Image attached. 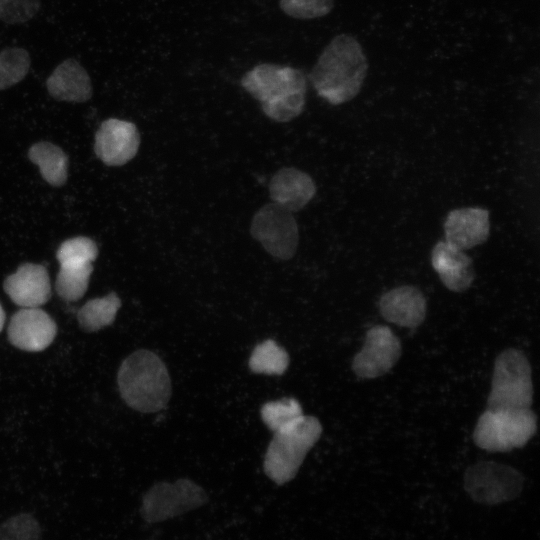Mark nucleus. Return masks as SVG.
I'll return each instance as SVG.
<instances>
[{"mask_svg":"<svg viewBox=\"0 0 540 540\" xmlns=\"http://www.w3.org/2000/svg\"><path fill=\"white\" fill-rule=\"evenodd\" d=\"M367 70V58L358 40L348 34H339L321 52L309 80L318 96L338 105L359 93Z\"/></svg>","mask_w":540,"mask_h":540,"instance_id":"1","label":"nucleus"},{"mask_svg":"<svg viewBox=\"0 0 540 540\" xmlns=\"http://www.w3.org/2000/svg\"><path fill=\"white\" fill-rule=\"evenodd\" d=\"M241 86L261 103L264 114L277 122L294 119L305 107L307 79L294 67L258 64L244 74Z\"/></svg>","mask_w":540,"mask_h":540,"instance_id":"2","label":"nucleus"},{"mask_svg":"<svg viewBox=\"0 0 540 540\" xmlns=\"http://www.w3.org/2000/svg\"><path fill=\"white\" fill-rule=\"evenodd\" d=\"M117 383L124 402L142 413L162 410L171 397L166 365L157 354L146 349L136 350L122 361Z\"/></svg>","mask_w":540,"mask_h":540,"instance_id":"3","label":"nucleus"},{"mask_svg":"<svg viewBox=\"0 0 540 540\" xmlns=\"http://www.w3.org/2000/svg\"><path fill=\"white\" fill-rule=\"evenodd\" d=\"M322 430L318 418L303 414L274 432L264 457L265 474L278 485L292 480L310 449L319 440Z\"/></svg>","mask_w":540,"mask_h":540,"instance_id":"4","label":"nucleus"},{"mask_svg":"<svg viewBox=\"0 0 540 540\" xmlns=\"http://www.w3.org/2000/svg\"><path fill=\"white\" fill-rule=\"evenodd\" d=\"M537 430V417L530 409H490L478 418L473 440L488 452L521 448Z\"/></svg>","mask_w":540,"mask_h":540,"instance_id":"5","label":"nucleus"},{"mask_svg":"<svg viewBox=\"0 0 540 540\" xmlns=\"http://www.w3.org/2000/svg\"><path fill=\"white\" fill-rule=\"evenodd\" d=\"M532 402V371L527 357L515 348L502 351L494 363L488 408L528 409Z\"/></svg>","mask_w":540,"mask_h":540,"instance_id":"6","label":"nucleus"},{"mask_svg":"<svg viewBox=\"0 0 540 540\" xmlns=\"http://www.w3.org/2000/svg\"><path fill=\"white\" fill-rule=\"evenodd\" d=\"M524 478L515 468L494 461L471 465L464 475V488L476 502L495 505L516 498Z\"/></svg>","mask_w":540,"mask_h":540,"instance_id":"7","label":"nucleus"},{"mask_svg":"<svg viewBox=\"0 0 540 540\" xmlns=\"http://www.w3.org/2000/svg\"><path fill=\"white\" fill-rule=\"evenodd\" d=\"M206 500L205 490L190 479L158 482L144 495L141 514L148 522H160L196 509Z\"/></svg>","mask_w":540,"mask_h":540,"instance_id":"8","label":"nucleus"},{"mask_svg":"<svg viewBox=\"0 0 540 540\" xmlns=\"http://www.w3.org/2000/svg\"><path fill=\"white\" fill-rule=\"evenodd\" d=\"M251 235L273 257L292 258L298 248L299 229L292 213L271 202L262 206L253 216Z\"/></svg>","mask_w":540,"mask_h":540,"instance_id":"9","label":"nucleus"},{"mask_svg":"<svg viewBox=\"0 0 540 540\" xmlns=\"http://www.w3.org/2000/svg\"><path fill=\"white\" fill-rule=\"evenodd\" d=\"M402 354L399 338L385 325L371 327L362 348L352 361V370L362 379H374L386 374Z\"/></svg>","mask_w":540,"mask_h":540,"instance_id":"10","label":"nucleus"},{"mask_svg":"<svg viewBox=\"0 0 540 540\" xmlns=\"http://www.w3.org/2000/svg\"><path fill=\"white\" fill-rule=\"evenodd\" d=\"M140 135L134 123L110 118L102 122L95 135L94 150L108 166H121L138 152Z\"/></svg>","mask_w":540,"mask_h":540,"instance_id":"11","label":"nucleus"},{"mask_svg":"<svg viewBox=\"0 0 540 540\" xmlns=\"http://www.w3.org/2000/svg\"><path fill=\"white\" fill-rule=\"evenodd\" d=\"M57 325L48 313L39 307L22 308L11 318L7 334L10 343L18 349L38 352L54 340Z\"/></svg>","mask_w":540,"mask_h":540,"instance_id":"12","label":"nucleus"},{"mask_svg":"<svg viewBox=\"0 0 540 540\" xmlns=\"http://www.w3.org/2000/svg\"><path fill=\"white\" fill-rule=\"evenodd\" d=\"M4 290L10 299L22 308H36L51 296V283L46 268L25 263L4 281Z\"/></svg>","mask_w":540,"mask_h":540,"instance_id":"13","label":"nucleus"},{"mask_svg":"<svg viewBox=\"0 0 540 540\" xmlns=\"http://www.w3.org/2000/svg\"><path fill=\"white\" fill-rule=\"evenodd\" d=\"M445 240L464 251L484 243L490 233L489 212L471 207L450 211L444 222Z\"/></svg>","mask_w":540,"mask_h":540,"instance_id":"14","label":"nucleus"},{"mask_svg":"<svg viewBox=\"0 0 540 540\" xmlns=\"http://www.w3.org/2000/svg\"><path fill=\"white\" fill-rule=\"evenodd\" d=\"M379 310L383 318L391 323L416 328L426 317L427 303L418 288L405 285L384 293L379 301Z\"/></svg>","mask_w":540,"mask_h":540,"instance_id":"15","label":"nucleus"},{"mask_svg":"<svg viewBox=\"0 0 540 540\" xmlns=\"http://www.w3.org/2000/svg\"><path fill=\"white\" fill-rule=\"evenodd\" d=\"M315 193L316 186L313 179L294 167L278 170L269 183L272 202L291 213L305 207Z\"/></svg>","mask_w":540,"mask_h":540,"instance_id":"16","label":"nucleus"},{"mask_svg":"<svg viewBox=\"0 0 540 540\" xmlns=\"http://www.w3.org/2000/svg\"><path fill=\"white\" fill-rule=\"evenodd\" d=\"M431 263L444 286L453 292L467 290L474 281L472 259L446 241H439L433 247Z\"/></svg>","mask_w":540,"mask_h":540,"instance_id":"17","label":"nucleus"},{"mask_svg":"<svg viewBox=\"0 0 540 540\" xmlns=\"http://www.w3.org/2000/svg\"><path fill=\"white\" fill-rule=\"evenodd\" d=\"M46 87L56 100L85 102L92 96L91 79L82 65L73 58L62 61L48 77Z\"/></svg>","mask_w":540,"mask_h":540,"instance_id":"18","label":"nucleus"},{"mask_svg":"<svg viewBox=\"0 0 540 540\" xmlns=\"http://www.w3.org/2000/svg\"><path fill=\"white\" fill-rule=\"evenodd\" d=\"M29 159L39 167L42 177L53 186H62L68 175V158L53 143H35L28 151Z\"/></svg>","mask_w":540,"mask_h":540,"instance_id":"19","label":"nucleus"},{"mask_svg":"<svg viewBox=\"0 0 540 540\" xmlns=\"http://www.w3.org/2000/svg\"><path fill=\"white\" fill-rule=\"evenodd\" d=\"M121 307V299L116 293L87 301L78 311L80 327L86 332H95L111 325Z\"/></svg>","mask_w":540,"mask_h":540,"instance_id":"20","label":"nucleus"},{"mask_svg":"<svg viewBox=\"0 0 540 540\" xmlns=\"http://www.w3.org/2000/svg\"><path fill=\"white\" fill-rule=\"evenodd\" d=\"M287 351L276 341L266 339L257 344L249 358V368L256 374L282 375L289 366Z\"/></svg>","mask_w":540,"mask_h":540,"instance_id":"21","label":"nucleus"},{"mask_svg":"<svg viewBox=\"0 0 540 540\" xmlns=\"http://www.w3.org/2000/svg\"><path fill=\"white\" fill-rule=\"evenodd\" d=\"M92 271V263L60 265L55 281L57 294L66 301L79 300L87 291Z\"/></svg>","mask_w":540,"mask_h":540,"instance_id":"22","label":"nucleus"},{"mask_svg":"<svg viewBox=\"0 0 540 540\" xmlns=\"http://www.w3.org/2000/svg\"><path fill=\"white\" fill-rule=\"evenodd\" d=\"M31 64L28 51L21 47H8L0 51V90L22 81Z\"/></svg>","mask_w":540,"mask_h":540,"instance_id":"23","label":"nucleus"},{"mask_svg":"<svg viewBox=\"0 0 540 540\" xmlns=\"http://www.w3.org/2000/svg\"><path fill=\"white\" fill-rule=\"evenodd\" d=\"M260 414L264 424L276 432L303 415L301 404L295 398H283L262 405Z\"/></svg>","mask_w":540,"mask_h":540,"instance_id":"24","label":"nucleus"},{"mask_svg":"<svg viewBox=\"0 0 540 540\" xmlns=\"http://www.w3.org/2000/svg\"><path fill=\"white\" fill-rule=\"evenodd\" d=\"M98 255L96 243L84 236L64 241L57 250L60 265H83L93 263Z\"/></svg>","mask_w":540,"mask_h":540,"instance_id":"25","label":"nucleus"},{"mask_svg":"<svg viewBox=\"0 0 540 540\" xmlns=\"http://www.w3.org/2000/svg\"><path fill=\"white\" fill-rule=\"evenodd\" d=\"M38 521L28 513L17 514L0 523V540H40Z\"/></svg>","mask_w":540,"mask_h":540,"instance_id":"26","label":"nucleus"},{"mask_svg":"<svg viewBox=\"0 0 540 540\" xmlns=\"http://www.w3.org/2000/svg\"><path fill=\"white\" fill-rule=\"evenodd\" d=\"M279 6L290 17L307 20L330 13L334 0H279Z\"/></svg>","mask_w":540,"mask_h":540,"instance_id":"27","label":"nucleus"},{"mask_svg":"<svg viewBox=\"0 0 540 540\" xmlns=\"http://www.w3.org/2000/svg\"><path fill=\"white\" fill-rule=\"evenodd\" d=\"M41 0H0V21L20 24L31 20L40 8Z\"/></svg>","mask_w":540,"mask_h":540,"instance_id":"28","label":"nucleus"},{"mask_svg":"<svg viewBox=\"0 0 540 540\" xmlns=\"http://www.w3.org/2000/svg\"><path fill=\"white\" fill-rule=\"evenodd\" d=\"M4 322H5V313H4V310L0 304V332L4 326Z\"/></svg>","mask_w":540,"mask_h":540,"instance_id":"29","label":"nucleus"}]
</instances>
